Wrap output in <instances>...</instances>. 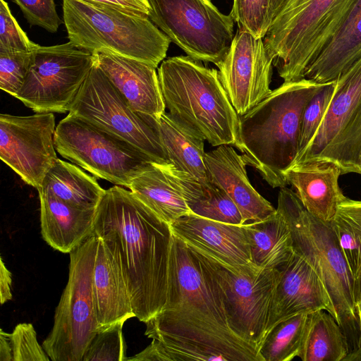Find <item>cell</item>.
<instances>
[{
	"mask_svg": "<svg viewBox=\"0 0 361 361\" xmlns=\"http://www.w3.org/2000/svg\"><path fill=\"white\" fill-rule=\"evenodd\" d=\"M169 361H264L258 348L230 327L214 272L205 258L172 235L167 295L146 323Z\"/></svg>",
	"mask_w": 361,
	"mask_h": 361,
	"instance_id": "cell-1",
	"label": "cell"
},
{
	"mask_svg": "<svg viewBox=\"0 0 361 361\" xmlns=\"http://www.w3.org/2000/svg\"><path fill=\"white\" fill-rule=\"evenodd\" d=\"M93 234L119 266L135 317L146 323L166 301L171 226L130 190L116 185L97 207Z\"/></svg>",
	"mask_w": 361,
	"mask_h": 361,
	"instance_id": "cell-2",
	"label": "cell"
},
{
	"mask_svg": "<svg viewBox=\"0 0 361 361\" xmlns=\"http://www.w3.org/2000/svg\"><path fill=\"white\" fill-rule=\"evenodd\" d=\"M302 78L283 82L238 118V140L246 165L257 169L272 188L288 184L285 172L299 151L303 111L326 84Z\"/></svg>",
	"mask_w": 361,
	"mask_h": 361,
	"instance_id": "cell-3",
	"label": "cell"
},
{
	"mask_svg": "<svg viewBox=\"0 0 361 361\" xmlns=\"http://www.w3.org/2000/svg\"><path fill=\"white\" fill-rule=\"evenodd\" d=\"M157 73L166 109L175 121L214 147H235L239 116L219 71L178 56L163 61Z\"/></svg>",
	"mask_w": 361,
	"mask_h": 361,
	"instance_id": "cell-4",
	"label": "cell"
},
{
	"mask_svg": "<svg viewBox=\"0 0 361 361\" xmlns=\"http://www.w3.org/2000/svg\"><path fill=\"white\" fill-rule=\"evenodd\" d=\"M276 209L288 224L293 250L311 264L322 281L335 308L336 322L348 339L350 353L357 350L361 346V330L355 280L330 222L310 214L296 192L286 187L279 190Z\"/></svg>",
	"mask_w": 361,
	"mask_h": 361,
	"instance_id": "cell-5",
	"label": "cell"
},
{
	"mask_svg": "<svg viewBox=\"0 0 361 361\" xmlns=\"http://www.w3.org/2000/svg\"><path fill=\"white\" fill-rule=\"evenodd\" d=\"M69 41L94 53L106 49L157 68L171 42L148 17L92 0H62Z\"/></svg>",
	"mask_w": 361,
	"mask_h": 361,
	"instance_id": "cell-6",
	"label": "cell"
},
{
	"mask_svg": "<svg viewBox=\"0 0 361 361\" xmlns=\"http://www.w3.org/2000/svg\"><path fill=\"white\" fill-rule=\"evenodd\" d=\"M353 0H285L263 38L285 82L305 72L332 37Z\"/></svg>",
	"mask_w": 361,
	"mask_h": 361,
	"instance_id": "cell-7",
	"label": "cell"
},
{
	"mask_svg": "<svg viewBox=\"0 0 361 361\" xmlns=\"http://www.w3.org/2000/svg\"><path fill=\"white\" fill-rule=\"evenodd\" d=\"M98 238L89 237L70 254L68 283L56 308L54 325L42 343L52 361H82L99 331L92 294Z\"/></svg>",
	"mask_w": 361,
	"mask_h": 361,
	"instance_id": "cell-8",
	"label": "cell"
},
{
	"mask_svg": "<svg viewBox=\"0 0 361 361\" xmlns=\"http://www.w3.org/2000/svg\"><path fill=\"white\" fill-rule=\"evenodd\" d=\"M54 145L61 156L94 177L128 188L157 163L122 137L69 114L56 126Z\"/></svg>",
	"mask_w": 361,
	"mask_h": 361,
	"instance_id": "cell-9",
	"label": "cell"
},
{
	"mask_svg": "<svg viewBox=\"0 0 361 361\" xmlns=\"http://www.w3.org/2000/svg\"><path fill=\"white\" fill-rule=\"evenodd\" d=\"M311 161L361 174V56L336 80L320 126L290 166Z\"/></svg>",
	"mask_w": 361,
	"mask_h": 361,
	"instance_id": "cell-10",
	"label": "cell"
},
{
	"mask_svg": "<svg viewBox=\"0 0 361 361\" xmlns=\"http://www.w3.org/2000/svg\"><path fill=\"white\" fill-rule=\"evenodd\" d=\"M68 114L122 137L157 164H169L159 118L135 111L95 59Z\"/></svg>",
	"mask_w": 361,
	"mask_h": 361,
	"instance_id": "cell-11",
	"label": "cell"
},
{
	"mask_svg": "<svg viewBox=\"0 0 361 361\" xmlns=\"http://www.w3.org/2000/svg\"><path fill=\"white\" fill-rule=\"evenodd\" d=\"M149 18L188 56L216 66L228 51L235 21L211 0H147Z\"/></svg>",
	"mask_w": 361,
	"mask_h": 361,
	"instance_id": "cell-12",
	"label": "cell"
},
{
	"mask_svg": "<svg viewBox=\"0 0 361 361\" xmlns=\"http://www.w3.org/2000/svg\"><path fill=\"white\" fill-rule=\"evenodd\" d=\"M201 255L215 275L230 327L259 350L267 333L277 268H262L252 262L232 265Z\"/></svg>",
	"mask_w": 361,
	"mask_h": 361,
	"instance_id": "cell-13",
	"label": "cell"
},
{
	"mask_svg": "<svg viewBox=\"0 0 361 361\" xmlns=\"http://www.w3.org/2000/svg\"><path fill=\"white\" fill-rule=\"evenodd\" d=\"M94 63V54L71 42L39 46L15 96L36 113H66Z\"/></svg>",
	"mask_w": 361,
	"mask_h": 361,
	"instance_id": "cell-14",
	"label": "cell"
},
{
	"mask_svg": "<svg viewBox=\"0 0 361 361\" xmlns=\"http://www.w3.org/2000/svg\"><path fill=\"white\" fill-rule=\"evenodd\" d=\"M53 113L0 115V158L27 184L38 189L59 159Z\"/></svg>",
	"mask_w": 361,
	"mask_h": 361,
	"instance_id": "cell-15",
	"label": "cell"
},
{
	"mask_svg": "<svg viewBox=\"0 0 361 361\" xmlns=\"http://www.w3.org/2000/svg\"><path fill=\"white\" fill-rule=\"evenodd\" d=\"M274 59L263 38L238 28L230 49L216 65L220 81L238 116H242L272 91Z\"/></svg>",
	"mask_w": 361,
	"mask_h": 361,
	"instance_id": "cell-16",
	"label": "cell"
},
{
	"mask_svg": "<svg viewBox=\"0 0 361 361\" xmlns=\"http://www.w3.org/2000/svg\"><path fill=\"white\" fill-rule=\"evenodd\" d=\"M276 268L278 281L267 333L281 321L321 310L336 320L335 308L322 281L303 256L293 250L290 257Z\"/></svg>",
	"mask_w": 361,
	"mask_h": 361,
	"instance_id": "cell-17",
	"label": "cell"
},
{
	"mask_svg": "<svg viewBox=\"0 0 361 361\" xmlns=\"http://www.w3.org/2000/svg\"><path fill=\"white\" fill-rule=\"evenodd\" d=\"M93 54L97 65L135 111L157 118L166 111L157 68L106 49Z\"/></svg>",
	"mask_w": 361,
	"mask_h": 361,
	"instance_id": "cell-18",
	"label": "cell"
},
{
	"mask_svg": "<svg viewBox=\"0 0 361 361\" xmlns=\"http://www.w3.org/2000/svg\"><path fill=\"white\" fill-rule=\"evenodd\" d=\"M171 228L175 236L200 254L232 265L252 262L243 224H226L190 214L177 219Z\"/></svg>",
	"mask_w": 361,
	"mask_h": 361,
	"instance_id": "cell-19",
	"label": "cell"
},
{
	"mask_svg": "<svg viewBox=\"0 0 361 361\" xmlns=\"http://www.w3.org/2000/svg\"><path fill=\"white\" fill-rule=\"evenodd\" d=\"M204 164L209 180L234 202L243 224L263 220L275 213L276 209L251 185L246 164L233 147L222 145L205 152Z\"/></svg>",
	"mask_w": 361,
	"mask_h": 361,
	"instance_id": "cell-20",
	"label": "cell"
},
{
	"mask_svg": "<svg viewBox=\"0 0 361 361\" xmlns=\"http://www.w3.org/2000/svg\"><path fill=\"white\" fill-rule=\"evenodd\" d=\"M341 174L334 164L313 161L290 166L285 172L287 183L295 189L306 210L325 222L332 221L345 197L338 185Z\"/></svg>",
	"mask_w": 361,
	"mask_h": 361,
	"instance_id": "cell-21",
	"label": "cell"
},
{
	"mask_svg": "<svg viewBox=\"0 0 361 361\" xmlns=\"http://www.w3.org/2000/svg\"><path fill=\"white\" fill-rule=\"evenodd\" d=\"M43 239L54 250L70 253L94 235L96 209L71 205L38 188Z\"/></svg>",
	"mask_w": 361,
	"mask_h": 361,
	"instance_id": "cell-22",
	"label": "cell"
},
{
	"mask_svg": "<svg viewBox=\"0 0 361 361\" xmlns=\"http://www.w3.org/2000/svg\"><path fill=\"white\" fill-rule=\"evenodd\" d=\"M97 238L92 294L99 330L135 315L121 270L102 240Z\"/></svg>",
	"mask_w": 361,
	"mask_h": 361,
	"instance_id": "cell-23",
	"label": "cell"
},
{
	"mask_svg": "<svg viewBox=\"0 0 361 361\" xmlns=\"http://www.w3.org/2000/svg\"><path fill=\"white\" fill-rule=\"evenodd\" d=\"M361 56V0H353L336 31L310 66L304 78L336 80Z\"/></svg>",
	"mask_w": 361,
	"mask_h": 361,
	"instance_id": "cell-24",
	"label": "cell"
},
{
	"mask_svg": "<svg viewBox=\"0 0 361 361\" xmlns=\"http://www.w3.org/2000/svg\"><path fill=\"white\" fill-rule=\"evenodd\" d=\"M130 190L169 225L192 214L181 191L167 170L166 164L154 163L133 179Z\"/></svg>",
	"mask_w": 361,
	"mask_h": 361,
	"instance_id": "cell-25",
	"label": "cell"
},
{
	"mask_svg": "<svg viewBox=\"0 0 361 361\" xmlns=\"http://www.w3.org/2000/svg\"><path fill=\"white\" fill-rule=\"evenodd\" d=\"M252 262L267 269L276 268L293 252L290 228L282 214L276 210L269 217L243 224Z\"/></svg>",
	"mask_w": 361,
	"mask_h": 361,
	"instance_id": "cell-26",
	"label": "cell"
},
{
	"mask_svg": "<svg viewBox=\"0 0 361 361\" xmlns=\"http://www.w3.org/2000/svg\"><path fill=\"white\" fill-rule=\"evenodd\" d=\"M160 135L169 164L193 178L208 183L204 141L164 112L159 118Z\"/></svg>",
	"mask_w": 361,
	"mask_h": 361,
	"instance_id": "cell-27",
	"label": "cell"
},
{
	"mask_svg": "<svg viewBox=\"0 0 361 361\" xmlns=\"http://www.w3.org/2000/svg\"><path fill=\"white\" fill-rule=\"evenodd\" d=\"M39 188L84 209H97L106 191L94 178L60 159L49 170Z\"/></svg>",
	"mask_w": 361,
	"mask_h": 361,
	"instance_id": "cell-28",
	"label": "cell"
},
{
	"mask_svg": "<svg viewBox=\"0 0 361 361\" xmlns=\"http://www.w3.org/2000/svg\"><path fill=\"white\" fill-rule=\"evenodd\" d=\"M348 339L334 317L325 310L308 315L299 357L302 361H344Z\"/></svg>",
	"mask_w": 361,
	"mask_h": 361,
	"instance_id": "cell-29",
	"label": "cell"
},
{
	"mask_svg": "<svg viewBox=\"0 0 361 361\" xmlns=\"http://www.w3.org/2000/svg\"><path fill=\"white\" fill-rule=\"evenodd\" d=\"M330 224L355 281L361 272V201L345 197Z\"/></svg>",
	"mask_w": 361,
	"mask_h": 361,
	"instance_id": "cell-30",
	"label": "cell"
},
{
	"mask_svg": "<svg viewBox=\"0 0 361 361\" xmlns=\"http://www.w3.org/2000/svg\"><path fill=\"white\" fill-rule=\"evenodd\" d=\"M308 315L291 317L268 331L259 348L264 361H290L299 356Z\"/></svg>",
	"mask_w": 361,
	"mask_h": 361,
	"instance_id": "cell-31",
	"label": "cell"
},
{
	"mask_svg": "<svg viewBox=\"0 0 361 361\" xmlns=\"http://www.w3.org/2000/svg\"><path fill=\"white\" fill-rule=\"evenodd\" d=\"M285 0H233L231 12L239 29L264 38Z\"/></svg>",
	"mask_w": 361,
	"mask_h": 361,
	"instance_id": "cell-32",
	"label": "cell"
},
{
	"mask_svg": "<svg viewBox=\"0 0 361 361\" xmlns=\"http://www.w3.org/2000/svg\"><path fill=\"white\" fill-rule=\"evenodd\" d=\"M192 214L235 225L243 224L242 215L234 202L223 190L212 183L207 192L188 204Z\"/></svg>",
	"mask_w": 361,
	"mask_h": 361,
	"instance_id": "cell-33",
	"label": "cell"
},
{
	"mask_svg": "<svg viewBox=\"0 0 361 361\" xmlns=\"http://www.w3.org/2000/svg\"><path fill=\"white\" fill-rule=\"evenodd\" d=\"M121 320L99 329L89 345L82 361L126 360V345L123 335Z\"/></svg>",
	"mask_w": 361,
	"mask_h": 361,
	"instance_id": "cell-34",
	"label": "cell"
},
{
	"mask_svg": "<svg viewBox=\"0 0 361 361\" xmlns=\"http://www.w3.org/2000/svg\"><path fill=\"white\" fill-rule=\"evenodd\" d=\"M30 52L0 50V87L15 97L23 86L32 63Z\"/></svg>",
	"mask_w": 361,
	"mask_h": 361,
	"instance_id": "cell-35",
	"label": "cell"
},
{
	"mask_svg": "<svg viewBox=\"0 0 361 361\" xmlns=\"http://www.w3.org/2000/svg\"><path fill=\"white\" fill-rule=\"evenodd\" d=\"M336 85V80L327 82L306 105L301 119L298 154L310 143L320 126L332 99Z\"/></svg>",
	"mask_w": 361,
	"mask_h": 361,
	"instance_id": "cell-36",
	"label": "cell"
},
{
	"mask_svg": "<svg viewBox=\"0 0 361 361\" xmlns=\"http://www.w3.org/2000/svg\"><path fill=\"white\" fill-rule=\"evenodd\" d=\"M39 46L20 27L8 3L0 0V50L30 52Z\"/></svg>",
	"mask_w": 361,
	"mask_h": 361,
	"instance_id": "cell-37",
	"label": "cell"
},
{
	"mask_svg": "<svg viewBox=\"0 0 361 361\" xmlns=\"http://www.w3.org/2000/svg\"><path fill=\"white\" fill-rule=\"evenodd\" d=\"M13 361H49L50 357L40 345L32 324L20 323L11 334Z\"/></svg>",
	"mask_w": 361,
	"mask_h": 361,
	"instance_id": "cell-38",
	"label": "cell"
},
{
	"mask_svg": "<svg viewBox=\"0 0 361 361\" xmlns=\"http://www.w3.org/2000/svg\"><path fill=\"white\" fill-rule=\"evenodd\" d=\"M11 1L20 7L30 25L39 26L54 33L63 23L56 12L54 0Z\"/></svg>",
	"mask_w": 361,
	"mask_h": 361,
	"instance_id": "cell-39",
	"label": "cell"
},
{
	"mask_svg": "<svg viewBox=\"0 0 361 361\" xmlns=\"http://www.w3.org/2000/svg\"><path fill=\"white\" fill-rule=\"evenodd\" d=\"M106 4L133 15L148 17L149 5L147 0H92Z\"/></svg>",
	"mask_w": 361,
	"mask_h": 361,
	"instance_id": "cell-40",
	"label": "cell"
},
{
	"mask_svg": "<svg viewBox=\"0 0 361 361\" xmlns=\"http://www.w3.org/2000/svg\"><path fill=\"white\" fill-rule=\"evenodd\" d=\"M126 360L132 361H169L161 344L154 339L142 351Z\"/></svg>",
	"mask_w": 361,
	"mask_h": 361,
	"instance_id": "cell-41",
	"label": "cell"
},
{
	"mask_svg": "<svg viewBox=\"0 0 361 361\" xmlns=\"http://www.w3.org/2000/svg\"><path fill=\"white\" fill-rule=\"evenodd\" d=\"M0 262V300L3 305L13 298L12 276L1 257Z\"/></svg>",
	"mask_w": 361,
	"mask_h": 361,
	"instance_id": "cell-42",
	"label": "cell"
},
{
	"mask_svg": "<svg viewBox=\"0 0 361 361\" xmlns=\"http://www.w3.org/2000/svg\"><path fill=\"white\" fill-rule=\"evenodd\" d=\"M0 361H13L11 334L0 331Z\"/></svg>",
	"mask_w": 361,
	"mask_h": 361,
	"instance_id": "cell-43",
	"label": "cell"
},
{
	"mask_svg": "<svg viewBox=\"0 0 361 361\" xmlns=\"http://www.w3.org/2000/svg\"><path fill=\"white\" fill-rule=\"evenodd\" d=\"M355 291L357 305H361V272L355 281Z\"/></svg>",
	"mask_w": 361,
	"mask_h": 361,
	"instance_id": "cell-44",
	"label": "cell"
},
{
	"mask_svg": "<svg viewBox=\"0 0 361 361\" xmlns=\"http://www.w3.org/2000/svg\"><path fill=\"white\" fill-rule=\"evenodd\" d=\"M357 310H358L360 330H361V305H357Z\"/></svg>",
	"mask_w": 361,
	"mask_h": 361,
	"instance_id": "cell-45",
	"label": "cell"
}]
</instances>
